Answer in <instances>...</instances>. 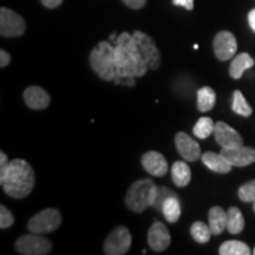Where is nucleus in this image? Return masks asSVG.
<instances>
[{
	"label": "nucleus",
	"mask_w": 255,
	"mask_h": 255,
	"mask_svg": "<svg viewBox=\"0 0 255 255\" xmlns=\"http://www.w3.org/2000/svg\"><path fill=\"white\" fill-rule=\"evenodd\" d=\"M115 60L117 77H142L148 71V63L143 58L132 34L123 32L115 43Z\"/></svg>",
	"instance_id": "obj_1"
},
{
	"label": "nucleus",
	"mask_w": 255,
	"mask_h": 255,
	"mask_svg": "<svg viewBox=\"0 0 255 255\" xmlns=\"http://www.w3.org/2000/svg\"><path fill=\"white\" fill-rule=\"evenodd\" d=\"M0 184L9 197L24 199L33 190V169L25 159L15 158L9 162L4 176L0 177Z\"/></svg>",
	"instance_id": "obj_2"
},
{
	"label": "nucleus",
	"mask_w": 255,
	"mask_h": 255,
	"mask_svg": "<svg viewBox=\"0 0 255 255\" xmlns=\"http://www.w3.org/2000/svg\"><path fill=\"white\" fill-rule=\"evenodd\" d=\"M89 60L92 70L103 81L111 82L117 77L115 45H111L110 41H100L92 49Z\"/></svg>",
	"instance_id": "obj_3"
},
{
	"label": "nucleus",
	"mask_w": 255,
	"mask_h": 255,
	"mask_svg": "<svg viewBox=\"0 0 255 255\" xmlns=\"http://www.w3.org/2000/svg\"><path fill=\"white\" fill-rule=\"evenodd\" d=\"M158 187L149 178H142L131 184L126 196V205L132 212L141 213L154 205Z\"/></svg>",
	"instance_id": "obj_4"
},
{
	"label": "nucleus",
	"mask_w": 255,
	"mask_h": 255,
	"mask_svg": "<svg viewBox=\"0 0 255 255\" xmlns=\"http://www.w3.org/2000/svg\"><path fill=\"white\" fill-rule=\"evenodd\" d=\"M60 223H62V214L59 210L56 208H47L30 219L27 228L34 234H47V233L56 231Z\"/></svg>",
	"instance_id": "obj_5"
},
{
	"label": "nucleus",
	"mask_w": 255,
	"mask_h": 255,
	"mask_svg": "<svg viewBox=\"0 0 255 255\" xmlns=\"http://www.w3.org/2000/svg\"><path fill=\"white\" fill-rule=\"evenodd\" d=\"M15 251L23 255H45L52 251V242L43 234H26L15 241Z\"/></svg>",
	"instance_id": "obj_6"
},
{
	"label": "nucleus",
	"mask_w": 255,
	"mask_h": 255,
	"mask_svg": "<svg viewBox=\"0 0 255 255\" xmlns=\"http://www.w3.org/2000/svg\"><path fill=\"white\" fill-rule=\"evenodd\" d=\"M131 246V234L124 226H119L105 239L103 251L107 255H123Z\"/></svg>",
	"instance_id": "obj_7"
},
{
	"label": "nucleus",
	"mask_w": 255,
	"mask_h": 255,
	"mask_svg": "<svg viewBox=\"0 0 255 255\" xmlns=\"http://www.w3.org/2000/svg\"><path fill=\"white\" fill-rule=\"evenodd\" d=\"M26 24L24 18L12 9L1 7L0 9V34L5 38L23 36Z\"/></svg>",
	"instance_id": "obj_8"
},
{
	"label": "nucleus",
	"mask_w": 255,
	"mask_h": 255,
	"mask_svg": "<svg viewBox=\"0 0 255 255\" xmlns=\"http://www.w3.org/2000/svg\"><path fill=\"white\" fill-rule=\"evenodd\" d=\"M132 36L135 38L136 44L138 46L142 57L148 63L149 69H158L159 65H161V53H159L158 47L156 46L152 38L142 31H135Z\"/></svg>",
	"instance_id": "obj_9"
},
{
	"label": "nucleus",
	"mask_w": 255,
	"mask_h": 255,
	"mask_svg": "<svg viewBox=\"0 0 255 255\" xmlns=\"http://www.w3.org/2000/svg\"><path fill=\"white\" fill-rule=\"evenodd\" d=\"M214 52L218 59L226 62L232 59L238 51L237 38L229 31H220L214 38Z\"/></svg>",
	"instance_id": "obj_10"
},
{
	"label": "nucleus",
	"mask_w": 255,
	"mask_h": 255,
	"mask_svg": "<svg viewBox=\"0 0 255 255\" xmlns=\"http://www.w3.org/2000/svg\"><path fill=\"white\" fill-rule=\"evenodd\" d=\"M221 154L233 167H247L255 162V149L251 146L239 145L233 148H222Z\"/></svg>",
	"instance_id": "obj_11"
},
{
	"label": "nucleus",
	"mask_w": 255,
	"mask_h": 255,
	"mask_svg": "<svg viewBox=\"0 0 255 255\" xmlns=\"http://www.w3.org/2000/svg\"><path fill=\"white\" fill-rule=\"evenodd\" d=\"M214 136L216 143L221 145V148H233V146L244 145V138L240 133L225 122L215 123Z\"/></svg>",
	"instance_id": "obj_12"
},
{
	"label": "nucleus",
	"mask_w": 255,
	"mask_h": 255,
	"mask_svg": "<svg viewBox=\"0 0 255 255\" xmlns=\"http://www.w3.org/2000/svg\"><path fill=\"white\" fill-rule=\"evenodd\" d=\"M175 144H176L178 154L186 161L195 162L201 157L200 144L186 132H178L175 136Z\"/></svg>",
	"instance_id": "obj_13"
},
{
	"label": "nucleus",
	"mask_w": 255,
	"mask_h": 255,
	"mask_svg": "<svg viewBox=\"0 0 255 255\" xmlns=\"http://www.w3.org/2000/svg\"><path fill=\"white\" fill-rule=\"evenodd\" d=\"M170 241V234L165 225L158 221L152 223L148 232V244L151 250L155 252H163L169 247Z\"/></svg>",
	"instance_id": "obj_14"
},
{
	"label": "nucleus",
	"mask_w": 255,
	"mask_h": 255,
	"mask_svg": "<svg viewBox=\"0 0 255 255\" xmlns=\"http://www.w3.org/2000/svg\"><path fill=\"white\" fill-rule=\"evenodd\" d=\"M142 165L148 174L156 177H162L168 171V162L161 152L148 151L142 156Z\"/></svg>",
	"instance_id": "obj_15"
},
{
	"label": "nucleus",
	"mask_w": 255,
	"mask_h": 255,
	"mask_svg": "<svg viewBox=\"0 0 255 255\" xmlns=\"http://www.w3.org/2000/svg\"><path fill=\"white\" fill-rule=\"evenodd\" d=\"M24 101L33 110H43L50 105V96L43 88L28 87L24 91Z\"/></svg>",
	"instance_id": "obj_16"
},
{
	"label": "nucleus",
	"mask_w": 255,
	"mask_h": 255,
	"mask_svg": "<svg viewBox=\"0 0 255 255\" xmlns=\"http://www.w3.org/2000/svg\"><path fill=\"white\" fill-rule=\"evenodd\" d=\"M201 159H202L203 164L214 173L227 174L232 170L233 165L229 163L227 158L221 152L216 154V152L213 151H207L203 155H201Z\"/></svg>",
	"instance_id": "obj_17"
},
{
	"label": "nucleus",
	"mask_w": 255,
	"mask_h": 255,
	"mask_svg": "<svg viewBox=\"0 0 255 255\" xmlns=\"http://www.w3.org/2000/svg\"><path fill=\"white\" fill-rule=\"evenodd\" d=\"M208 225L213 235L221 234L225 229H227V212H225L219 206L210 208L208 214Z\"/></svg>",
	"instance_id": "obj_18"
},
{
	"label": "nucleus",
	"mask_w": 255,
	"mask_h": 255,
	"mask_svg": "<svg viewBox=\"0 0 255 255\" xmlns=\"http://www.w3.org/2000/svg\"><path fill=\"white\" fill-rule=\"evenodd\" d=\"M254 66V59L246 52H242L232 60L229 66V76L234 79H240L245 71Z\"/></svg>",
	"instance_id": "obj_19"
},
{
	"label": "nucleus",
	"mask_w": 255,
	"mask_h": 255,
	"mask_svg": "<svg viewBox=\"0 0 255 255\" xmlns=\"http://www.w3.org/2000/svg\"><path fill=\"white\" fill-rule=\"evenodd\" d=\"M171 178L177 187H187L191 180L190 168L184 162H175L171 167Z\"/></svg>",
	"instance_id": "obj_20"
},
{
	"label": "nucleus",
	"mask_w": 255,
	"mask_h": 255,
	"mask_svg": "<svg viewBox=\"0 0 255 255\" xmlns=\"http://www.w3.org/2000/svg\"><path fill=\"white\" fill-rule=\"evenodd\" d=\"M216 95L209 87H203L197 90V109L201 113H207L215 107Z\"/></svg>",
	"instance_id": "obj_21"
},
{
	"label": "nucleus",
	"mask_w": 255,
	"mask_h": 255,
	"mask_svg": "<svg viewBox=\"0 0 255 255\" xmlns=\"http://www.w3.org/2000/svg\"><path fill=\"white\" fill-rule=\"evenodd\" d=\"M161 212L168 222H177L181 216V205L178 197L176 195L168 197V199L164 201L163 206H162Z\"/></svg>",
	"instance_id": "obj_22"
},
{
	"label": "nucleus",
	"mask_w": 255,
	"mask_h": 255,
	"mask_svg": "<svg viewBox=\"0 0 255 255\" xmlns=\"http://www.w3.org/2000/svg\"><path fill=\"white\" fill-rule=\"evenodd\" d=\"M245 228V219L238 207H231L227 210V231L231 234H239Z\"/></svg>",
	"instance_id": "obj_23"
},
{
	"label": "nucleus",
	"mask_w": 255,
	"mask_h": 255,
	"mask_svg": "<svg viewBox=\"0 0 255 255\" xmlns=\"http://www.w3.org/2000/svg\"><path fill=\"white\" fill-rule=\"evenodd\" d=\"M219 253L221 255H250L251 248L242 241L228 240L220 246Z\"/></svg>",
	"instance_id": "obj_24"
},
{
	"label": "nucleus",
	"mask_w": 255,
	"mask_h": 255,
	"mask_svg": "<svg viewBox=\"0 0 255 255\" xmlns=\"http://www.w3.org/2000/svg\"><path fill=\"white\" fill-rule=\"evenodd\" d=\"M232 109L235 114L240 115V116L244 117H250L252 113H253V109L248 102L245 98V96L242 95L240 90H235L234 94H233V104Z\"/></svg>",
	"instance_id": "obj_25"
},
{
	"label": "nucleus",
	"mask_w": 255,
	"mask_h": 255,
	"mask_svg": "<svg viewBox=\"0 0 255 255\" xmlns=\"http://www.w3.org/2000/svg\"><path fill=\"white\" fill-rule=\"evenodd\" d=\"M215 124L213 122V120L210 117H201V119L197 121L195 127H194L193 132L194 136L197 137L200 139H206L214 133Z\"/></svg>",
	"instance_id": "obj_26"
},
{
	"label": "nucleus",
	"mask_w": 255,
	"mask_h": 255,
	"mask_svg": "<svg viewBox=\"0 0 255 255\" xmlns=\"http://www.w3.org/2000/svg\"><path fill=\"white\" fill-rule=\"evenodd\" d=\"M190 234L194 240L199 244H207L212 237V231H210L209 225H206L202 221H196L191 225Z\"/></svg>",
	"instance_id": "obj_27"
},
{
	"label": "nucleus",
	"mask_w": 255,
	"mask_h": 255,
	"mask_svg": "<svg viewBox=\"0 0 255 255\" xmlns=\"http://www.w3.org/2000/svg\"><path fill=\"white\" fill-rule=\"evenodd\" d=\"M239 199L242 202L253 203L255 201V180H252L250 182H246L239 188Z\"/></svg>",
	"instance_id": "obj_28"
},
{
	"label": "nucleus",
	"mask_w": 255,
	"mask_h": 255,
	"mask_svg": "<svg viewBox=\"0 0 255 255\" xmlns=\"http://www.w3.org/2000/svg\"><path fill=\"white\" fill-rule=\"evenodd\" d=\"M175 193L173 190H170L169 188H165V187H158L157 189V196H156V200L154 202V205L152 207L156 210H158V212H161L162 210V206H163L164 201L168 199V197L170 196H174Z\"/></svg>",
	"instance_id": "obj_29"
},
{
	"label": "nucleus",
	"mask_w": 255,
	"mask_h": 255,
	"mask_svg": "<svg viewBox=\"0 0 255 255\" xmlns=\"http://www.w3.org/2000/svg\"><path fill=\"white\" fill-rule=\"evenodd\" d=\"M14 223V218L12 213L5 206H0V228H9Z\"/></svg>",
	"instance_id": "obj_30"
},
{
	"label": "nucleus",
	"mask_w": 255,
	"mask_h": 255,
	"mask_svg": "<svg viewBox=\"0 0 255 255\" xmlns=\"http://www.w3.org/2000/svg\"><path fill=\"white\" fill-rule=\"evenodd\" d=\"M114 82L115 84L117 85H126V87H129V88L135 87L136 84L135 77H116Z\"/></svg>",
	"instance_id": "obj_31"
},
{
	"label": "nucleus",
	"mask_w": 255,
	"mask_h": 255,
	"mask_svg": "<svg viewBox=\"0 0 255 255\" xmlns=\"http://www.w3.org/2000/svg\"><path fill=\"white\" fill-rule=\"evenodd\" d=\"M122 1L128 6V7L132 9H139L145 5L146 0H122Z\"/></svg>",
	"instance_id": "obj_32"
},
{
	"label": "nucleus",
	"mask_w": 255,
	"mask_h": 255,
	"mask_svg": "<svg viewBox=\"0 0 255 255\" xmlns=\"http://www.w3.org/2000/svg\"><path fill=\"white\" fill-rule=\"evenodd\" d=\"M9 162L7 161V156L4 151L0 152V177L4 176L6 170H7V167H8Z\"/></svg>",
	"instance_id": "obj_33"
},
{
	"label": "nucleus",
	"mask_w": 255,
	"mask_h": 255,
	"mask_svg": "<svg viewBox=\"0 0 255 255\" xmlns=\"http://www.w3.org/2000/svg\"><path fill=\"white\" fill-rule=\"evenodd\" d=\"M175 6H182L188 11H191L194 8V0H173Z\"/></svg>",
	"instance_id": "obj_34"
},
{
	"label": "nucleus",
	"mask_w": 255,
	"mask_h": 255,
	"mask_svg": "<svg viewBox=\"0 0 255 255\" xmlns=\"http://www.w3.org/2000/svg\"><path fill=\"white\" fill-rule=\"evenodd\" d=\"M9 62H11V56L8 55L7 51L0 50V66L5 68L8 65Z\"/></svg>",
	"instance_id": "obj_35"
},
{
	"label": "nucleus",
	"mask_w": 255,
	"mask_h": 255,
	"mask_svg": "<svg viewBox=\"0 0 255 255\" xmlns=\"http://www.w3.org/2000/svg\"><path fill=\"white\" fill-rule=\"evenodd\" d=\"M40 1L47 8H56L59 5H62L63 0H40Z\"/></svg>",
	"instance_id": "obj_36"
},
{
	"label": "nucleus",
	"mask_w": 255,
	"mask_h": 255,
	"mask_svg": "<svg viewBox=\"0 0 255 255\" xmlns=\"http://www.w3.org/2000/svg\"><path fill=\"white\" fill-rule=\"evenodd\" d=\"M248 23H250L252 30L255 32V8L252 9L250 13H248Z\"/></svg>",
	"instance_id": "obj_37"
},
{
	"label": "nucleus",
	"mask_w": 255,
	"mask_h": 255,
	"mask_svg": "<svg viewBox=\"0 0 255 255\" xmlns=\"http://www.w3.org/2000/svg\"><path fill=\"white\" fill-rule=\"evenodd\" d=\"M109 40H111V41H113V43L115 44V43H116V40H117V38H116V32H114V33L113 34H111V36H110V38H109Z\"/></svg>",
	"instance_id": "obj_38"
},
{
	"label": "nucleus",
	"mask_w": 255,
	"mask_h": 255,
	"mask_svg": "<svg viewBox=\"0 0 255 255\" xmlns=\"http://www.w3.org/2000/svg\"><path fill=\"white\" fill-rule=\"evenodd\" d=\"M253 209H254V212H255V201L253 202Z\"/></svg>",
	"instance_id": "obj_39"
},
{
	"label": "nucleus",
	"mask_w": 255,
	"mask_h": 255,
	"mask_svg": "<svg viewBox=\"0 0 255 255\" xmlns=\"http://www.w3.org/2000/svg\"><path fill=\"white\" fill-rule=\"evenodd\" d=\"M253 254L255 255V247H254V250H253Z\"/></svg>",
	"instance_id": "obj_40"
}]
</instances>
